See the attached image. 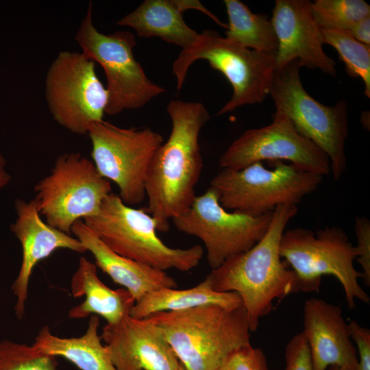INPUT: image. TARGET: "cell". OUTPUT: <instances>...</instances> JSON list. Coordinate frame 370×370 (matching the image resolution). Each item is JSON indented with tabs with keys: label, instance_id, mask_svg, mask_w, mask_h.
Instances as JSON below:
<instances>
[{
	"label": "cell",
	"instance_id": "obj_34",
	"mask_svg": "<svg viewBox=\"0 0 370 370\" xmlns=\"http://www.w3.org/2000/svg\"><path fill=\"white\" fill-rule=\"evenodd\" d=\"M6 160L0 151V192L10 182L12 177L6 170Z\"/></svg>",
	"mask_w": 370,
	"mask_h": 370
},
{
	"label": "cell",
	"instance_id": "obj_16",
	"mask_svg": "<svg viewBox=\"0 0 370 370\" xmlns=\"http://www.w3.org/2000/svg\"><path fill=\"white\" fill-rule=\"evenodd\" d=\"M116 370H177L180 362L148 318L127 315L106 323L100 334Z\"/></svg>",
	"mask_w": 370,
	"mask_h": 370
},
{
	"label": "cell",
	"instance_id": "obj_13",
	"mask_svg": "<svg viewBox=\"0 0 370 370\" xmlns=\"http://www.w3.org/2000/svg\"><path fill=\"white\" fill-rule=\"evenodd\" d=\"M273 212L257 217L230 212L221 206L217 193L209 187L172 221L178 231L203 242L208 263L213 269L259 242L269 229Z\"/></svg>",
	"mask_w": 370,
	"mask_h": 370
},
{
	"label": "cell",
	"instance_id": "obj_36",
	"mask_svg": "<svg viewBox=\"0 0 370 370\" xmlns=\"http://www.w3.org/2000/svg\"><path fill=\"white\" fill-rule=\"evenodd\" d=\"M177 370H186L181 364Z\"/></svg>",
	"mask_w": 370,
	"mask_h": 370
},
{
	"label": "cell",
	"instance_id": "obj_35",
	"mask_svg": "<svg viewBox=\"0 0 370 370\" xmlns=\"http://www.w3.org/2000/svg\"><path fill=\"white\" fill-rule=\"evenodd\" d=\"M328 370H354V369L339 367V366H330L328 367Z\"/></svg>",
	"mask_w": 370,
	"mask_h": 370
},
{
	"label": "cell",
	"instance_id": "obj_28",
	"mask_svg": "<svg viewBox=\"0 0 370 370\" xmlns=\"http://www.w3.org/2000/svg\"><path fill=\"white\" fill-rule=\"evenodd\" d=\"M217 370H269L264 352L251 344L232 353Z\"/></svg>",
	"mask_w": 370,
	"mask_h": 370
},
{
	"label": "cell",
	"instance_id": "obj_12",
	"mask_svg": "<svg viewBox=\"0 0 370 370\" xmlns=\"http://www.w3.org/2000/svg\"><path fill=\"white\" fill-rule=\"evenodd\" d=\"M88 135L91 157L99 173L118 187L128 206L145 199V178L151 159L164 142L150 128H123L104 121L94 123Z\"/></svg>",
	"mask_w": 370,
	"mask_h": 370
},
{
	"label": "cell",
	"instance_id": "obj_5",
	"mask_svg": "<svg viewBox=\"0 0 370 370\" xmlns=\"http://www.w3.org/2000/svg\"><path fill=\"white\" fill-rule=\"evenodd\" d=\"M280 254L295 273L299 291H319L322 276L332 275L342 285L349 309L355 308L356 299L369 304L368 294L358 282L362 273L354 265L356 246L341 227H326L316 233L304 227L285 230Z\"/></svg>",
	"mask_w": 370,
	"mask_h": 370
},
{
	"label": "cell",
	"instance_id": "obj_20",
	"mask_svg": "<svg viewBox=\"0 0 370 370\" xmlns=\"http://www.w3.org/2000/svg\"><path fill=\"white\" fill-rule=\"evenodd\" d=\"M74 297H84L81 304L69 312L70 319H82L95 314L103 317L106 323H114L129 315L135 304L130 292L124 288L112 289L99 278L97 266L82 256L71 282Z\"/></svg>",
	"mask_w": 370,
	"mask_h": 370
},
{
	"label": "cell",
	"instance_id": "obj_30",
	"mask_svg": "<svg viewBox=\"0 0 370 370\" xmlns=\"http://www.w3.org/2000/svg\"><path fill=\"white\" fill-rule=\"evenodd\" d=\"M354 230L357 239V261L362 268L365 285L370 286V221L367 217L355 218Z\"/></svg>",
	"mask_w": 370,
	"mask_h": 370
},
{
	"label": "cell",
	"instance_id": "obj_18",
	"mask_svg": "<svg viewBox=\"0 0 370 370\" xmlns=\"http://www.w3.org/2000/svg\"><path fill=\"white\" fill-rule=\"evenodd\" d=\"M304 326L313 370H328L330 366L356 370V349L338 306L319 298L306 300Z\"/></svg>",
	"mask_w": 370,
	"mask_h": 370
},
{
	"label": "cell",
	"instance_id": "obj_25",
	"mask_svg": "<svg viewBox=\"0 0 370 370\" xmlns=\"http://www.w3.org/2000/svg\"><path fill=\"white\" fill-rule=\"evenodd\" d=\"M320 28L323 44L336 50L349 76L362 79L364 94L370 98V47L356 40L348 30Z\"/></svg>",
	"mask_w": 370,
	"mask_h": 370
},
{
	"label": "cell",
	"instance_id": "obj_21",
	"mask_svg": "<svg viewBox=\"0 0 370 370\" xmlns=\"http://www.w3.org/2000/svg\"><path fill=\"white\" fill-rule=\"evenodd\" d=\"M182 14L174 0H145L116 23L134 29L139 37H158L186 49L199 34L185 23Z\"/></svg>",
	"mask_w": 370,
	"mask_h": 370
},
{
	"label": "cell",
	"instance_id": "obj_9",
	"mask_svg": "<svg viewBox=\"0 0 370 370\" xmlns=\"http://www.w3.org/2000/svg\"><path fill=\"white\" fill-rule=\"evenodd\" d=\"M299 68L297 60L277 68L271 79L269 95L276 110L285 114L300 134L326 154L333 178L338 180L347 167V103L341 100L328 106L314 99L302 85Z\"/></svg>",
	"mask_w": 370,
	"mask_h": 370
},
{
	"label": "cell",
	"instance_id": "obj_32",
	"mask_svg": "<svg viewBox=\"0 0 370 370\" xmlns=\"http://www.w3.org/2000/svg\"><path fill=\"white\" fill-rule=\"evenodd\" d=\"M348 31L356 40L370 47V16L356 22Z\"/></svg>",
	"mask_w": 370,
	"mask_h": 370
},
{
	"label": "cell",
	"instance_id": "obj_22",
	"mask_svg": "<svg viewBox=\"0 0 370 370\" xmlns=\"http://www.w3.org/2000/svg\"><path fill=\"white\" fill-rule=\"evenodd\" d=\"M99 325V317L92 314L85 333L72 338L56 336L45 325L38 332L33 345L43 353L64 357L80 370H116L101 342Z\"/></svg>",
	"mask_w": 370,
	"mask_h": 370
},
{
	"label": "cell",
	"instance_id": "obj_23",
	"mask_svg": "<svg viewBox=\"0 0 370 370\" xmlns=\"http://www.w3.org/2000/svg\"><path fill=\"white\" fill-rule=\"evenodd\" d=\"M207 305L230 310L243 307L236 293L214 290L206 275L203 281L189 288H163L146 294L134 304L130 315L143 319L160 312L186 310Z\"/></svg>",
	"mask_w": 370,
	"mask_h": 370
},
{
	"label": "cell",
	"instance_id": "obj_10",
	"mask_svg": "<svg viewBox=\"0 0 370 370\" xmlns=\"http://www.w3.org/2000/svg\"><path fill=\"white\" fill-rule=\"evenodd\" d=\"M34 191L45 221L71 234L76 221L99 212L112 186L92 160L80 153L69 152L56 158L49 173L36 183Z\"/></svg>",
	"mask_w": 370,
	"mask_h": 370
},
{
	"label": "cell",
	"instance_id": "obj_33",
	"mask_svg": "<svg viewBox=\"0 0 370 370\" xmlns=\"http://www.w3.org/2000/svg\"><path fill=\"white\" fill-rule=\"evenodd\" d=\"M176 5L182 12L187 10H197L208 15L219 26L227 29V25L221 22L214 14L209 11L199 1L197 0H174Z\"/></svg>",
	"mask_w": 370,
	"mask_h": 370
},
{
	"label": "cell",
	"instance_id": "obj_27",
	"mask_svg": "<svg viewBox=\"0 0 370 370\" xmlns=\"http://www.w3.org/2000/svg\"><path fill=\"white\" fill-rule=\"evenodd\" d=\"M56 356L43 353L33 344L0 341V370H58Z\"/></svg>",
	"mask_w": 370,
	"mask_h": 370
},
{
	"label": "cell",
	"instance_id": "obj_26",
	"mask_svg": "<svg viewBox=\"0 0 370 370\" xmlns=\"http://www.w3.org/2000/svg\"><path fill=\"white\" fill-rule=\"evenodd\" d=\"M310 8L317 24L323 28L349 30L370 16V6L363 0H316Z\"/></svg>",
	"mask_w": 370,
	"mask_h": 370
},
{
	"label": "cell",
	"instance_id": "obj_11",
	"mask_svg": "<svg viewBox=\"0 0 370 370\" xmlns=\"http://www.w3.org/2000/svg\"><path fill=\"white\" fill-rule=\"evenodd\" d=\"M45 96L54 121L73 134L88 135L103 121L108 92L95 71V62L82 51H62L49 65Z\"/></svg>",
	"mask_w": 370,
	"mask_h": 370
},
{
	"label": "cell",
	"instance_id": "obj_1",
	"mask_svg": "<svg viewBox=\"0 0 370 370\" xmlns=\"http://www.w3.org/2000/svg\"><path fill=\"white\" fill-rule=\"evenodd\" d=\"M171 120L168 139L156 151L145 178V210L156 221L157 230L167 232L169 221L184 212L196 197L195 189L203 169L199 137L210 119L198 101L171 100L166 107Z\"/></svg>",
	"mask_w": 370,
	"mask_h": 370
},
{
	"label": "cell",
	"instance_id": "obj_6",
	"mask_svg": "<svg viewBox=\"0 0 370 370\" xmlns=\"http://www.w3.org/2000/svg\"><path fill=\"white\" fill-rule=\"evenodd\" d=\"M201 59L207 60L212 69L221 72L233 88L232 98L217 115L232 112L245 105L260 103L269 95L277 68L276 51L247 49L229 41L214 30H204L193 46L182 49L173 63L178 91L190 65Z\"/></svg>",
	"mask_w": 370,
	"mask_h": 370
},
{
	"label": "cell",
	"instance_id": "obj_7",
	"mask_svg": "<svg viewBox=\"0 0 370 370\" xmlns=\"http://www.w3.org/2000/svg\"><path fill=\"white\" fill-rule=\"evenodd\" d=\"M273 169L262 162L241 169H221L212 179L210 188L227 210L257 217L282 205H296L314 191L323 175L298 166L272 161Z\"/></svg>",
	"mask_w": 370,
	"mask_h": 370
},
{
	"label": "cell",
	"instance_id": "obj_2",
	"mask_svg": "<svg viewBox=\"0 0 370 370\" xmlns=\"http://www.w3.org/2000/svg\"><path fill=\"white\" fill-rule=\"evenodd\" d=\"M296 205H282L273 212L262 238L249 250L227 259L207 275L214 290L235 292L241 297L250 332L268 314L275 299L299 291L297 278L280 254V243Z\"/></svg>",
	"mask_w": 370,
	"mask_h": 370
},
{
	"label": "cell",
	"instance_id": "obj_24",
	"mask_svg": "<svg viewBox=\"0 0 370 370\" xmlns=\"http://www.w3.org/2000/svg\"><path fill=\"white\" fill-rule=\"evenodd\" d=\"M228 23L225 32L229 41L258 51L274 52L278 40L267 14H256L238 0H224Z\"/></svg>",
	"mask_w": 370,
	"mask_h": 370
},
{
	"label": "cell",
	"instance_id": "obj_17",
	"mask_svg": "<svg viewBox=\"0 0 370 370\" xmlns=\"http://www.w3.org/2000/svg\"><path fill=\"white\" fill-rule=\"evenodd\" d=\"M310 5L308 0L275 1L271 20L278 40L276 67L297 60L300 67L335 77V62L323 51L321 28Z\"/></svg>",
	"mask_w": 370,
	"mask_h": 370
},
{
	"label": "cell",
	"instance_id": "obj_8",
	"mask_svg": "<svg viewBox=\"0 0 370 370\" xmlns=\"http://www.w3.org/2000/svg\"><path fill=\"white\" fill-rule=\"evenodd\" d=\"M82 52L98 63L106 77L108 100L105 114L115 115L140 108L164 93L166 89L149 79L134 55L135 36L129 31L100 32L92 21V3L75 34Z\"/></svg>",
	"mask_w": 370,
	"mask_h": 370
},
{
	"label": "cell",
	"instance_id": "obj_14",
	"mask_svg": "<svg viewBox=\"0 0 370 370\" xmlns=\"http://www.w3.org/2000/svg\"><path fill=\"white\" fill-rule=\"evenodd\" d=\"M264 160H285L323 176L330 173L326 154L278 110L270 124L247 130L234 140L220 157L219 164L221 169L238 170Z\"/></svg>",
	"mask_w": 370,
	"mask_h": 370
},
{
	"label": "cell",
	"instance_id": "obj_19",
	"mask_svg": "<svg viewBox=\"0 0 370 370\" xmlns=\"http://www.w3.org/2000/svg\"><path fill=\"white\" fill-rule=\"evenodd\" d=\"M71 234L90 251L95 264L132 295L135 303L146 294L163 288H177L173 278L162 271L121 256L106 246L80 219L71 227Z\"/></svg>",
	"mask_w": 370,
	"mask_h": 370
},
{
	"label": "cell",
	"instance_id": "obj_31",
	"mask_svg": "<svg viewBox=\"0 0 370 370\" xmlns=\"http://www.w3.org/2000/svg\"><path fill=\"white\" fill-rule=\"evenodd\" d=\"M348 325L358 355L356 370H370V330L356 321H352Z\"/></svg>",
	"mask_w": 370,
	"mask_h": 370
},
{
	"label": "cell",
	"instance_id": "obj_29",
	"mask_svg": "<svg viewBox=\"0 0 370 370\" xmlns=\"http://www.w3.org/2000/svg\"><path fill=\"white\" fill-rule=\"evenodd\" d=\"M284 370H313L308 343L303 331L288 341L285 349Z\"/></svg>",
	"mask_w": 370,
	"mask_h": 370
},
{
	"label": "cell",
	"instance_id": "obj_15",
	"mask_svg": "<svg viewBox=\"0 0 370 370\" xmlns=\"http://www.w3.org/2000/svg\"><path fill=\"white\" fill-rule=\"evenodd\" d=\"M14 208L16 218L10 225V230L21 243L22 260L11 288L16 297L14 313L21 320L25 314L29 283L36 265L59 249L80 254L87 251L72 234L54 228L43 221L34 199H16Z\"/></svg>",
	"mask_w": 370,
	"mask_h": 370
},
{
	"label": "cell",
	"instance_id": "obj_3",
	"mask_svg": "<svg viewBox=\"0 0 370 370\" xmlns=\"http://www.w3.org/2000/svg\"><path fill=\"white\" fill-rule=\"evenodd\" d=\"M146 318L159 328L186 370H217L232 353L251 344L243 307L207 305Z\"/></svg>",
	"mask_w": 370,
	"mask_h": 370
},
{
	"label": "cell",
	"instance_id": "obj_4",
	"mask_svg": "<svg viewBox=\"0 0 370 370\" xmlns=\"http://www.w3.org/2000/svg\"><path fill=\"white\" fill-rule=\"evenodd\" d=\"M115 253L153 268L189 271L203 258L200 245L182 249L166 245L157 235L156 223L145 210L125 204L110 193L99 212L82 220Z\"/></svg>",
	"mask_w": 370,
	"mask_h": 370
}]
</instances>
